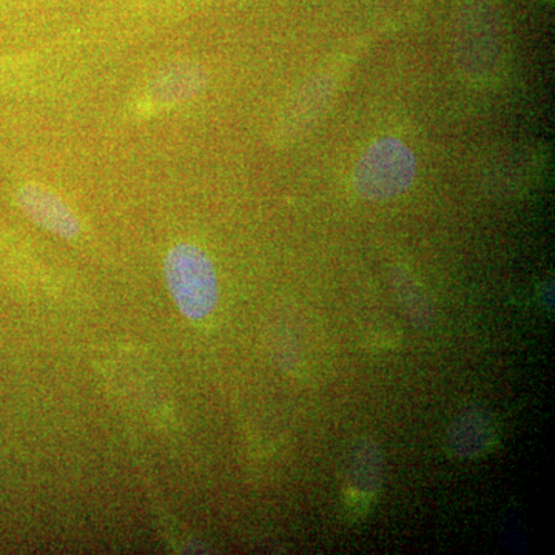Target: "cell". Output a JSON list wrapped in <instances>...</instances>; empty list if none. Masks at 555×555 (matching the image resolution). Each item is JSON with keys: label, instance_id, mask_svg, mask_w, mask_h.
<instances>
[{"label": "cell", "instance_id": "obj_2", "mask_svg": "<svg viewBox=\"0 0 555 555\" xmlns=\"http://www.w3.org/2000/svg\"><path fill=\"white\" fill-rule=\"evenodd\" d=\"M503 27L499 11L488 0L463 7L456 24V62L466 78L485 80L502 62Z\"/></svg>", "mask_w": 555, "mask_h": 555}, {"label": "cell", "instance_id": "obj_5", "mask_svg": "<svg viewBox=\"0 0 555 555\" xmlns=\"http://www.w3.org/2000/svg\"><path fill=\"white\" fill-rule=\"evenodd\" d=\"M16 199L22 211L39 228L65 240H73L79 235L78 217L57 193L43 185L25 184L17 192Z\"/></svg>", "mask_w": 555, "mask_h": 555}, {"label": "cell", "instance_id": "obj_6", "mask_svg": "<svg viewBox=\"0 0 555 555\" xmlns=\"http://www.w3.org/2000/svg\"><path fill=\"white\" fill-rule=\"evenodd\" d=\"M496 433L491 416L477 408L466 409L449 426L447 447L460 460H474L494 447Z\"/></svg>", "mask_w": 555, "mask_h": 555}, {"label": "cell", "instance_id": "obj_9", "mask_svg": "<svg viewBox=\"0 0 555 555\" xmlns=\"http://www.w3.org/2000/svg\"><path fill=\"white\" fill-rule=\"evenodd\" d=\"M390 287L409 323L418 331H427L434 324V308L425 288L404 268L390 269Z\"/></svg>", "mask_w": 555, "mask_h": 555}, {"label": "cell", "instance_id": "obj_1", "mask_svg": "<svg viewBox=\"0 0 555 555\" xmlns=\"http://www.w3.org/2000/svg\"><path fill=\"white\" fill-rule=\"evenodd\" d=\"M164 275L179 310L190 320H203L217 308V270L203 248L188 243L171 247Z\"/></svg>", "mask_w": 555, "mask_h": 555}, {"label": "cell", "instance_id": "obj_4", "mask_svg": "<svg viewBox=\"0 0 555 555\" xmlns=\"http://www.w3.org/2000/svg\"><path fill=\"white\" fill-rule=\"evenodd\" d=\"M335 80L327 73L313 76L292 96L276 126V141H295L323 115L332 101Z\"/></svg>", "mask_w": 555, "mask_h": 555}, {"label": "cell", "instance_id": "obj_3", "mask_svg": "<svg viewBox=\"0 0 555 555\" xmlns=\"http://www.w3.org/2000/svg\"><path fill=\"white\" fill-rule=\"evenodd\" d=\"M415 177L414 152L400 139L382 138L358 159L353 185L361 198L383 203L406 193Z\"/></svg>", "mask_w": 555, "mask_h": 555}, {"label": "cell", "instance_id": "obj_7", "mask_svg": "<svg viewBox=\"0 0 555 555\" xmlns=\"http://www.w3.org/2000/svg\"><path fill=\"white\" fill-rule=\"evenodd\" d=\"M206 72L195 62L184 61L160 69L152 79L147 98L152 104L169 105L192 100L206 86Z\"/></svg>", "mask_w": 555, "mask_h": 555}, {"label": "cell", "instance_id": "obj_8", "mask_svg": "<svg viewBox=\"0 0 555 555\" xmlns=\"http://www.w3.org/2000/svg\"><path fill=\"white\" fill-rule=\"evenodd\" d=\"M385 477L382 451L371 438H361L353 444L347 465L350 494L361 500L377 495Z\"/></svg>", "mask_w": 555, "mask_h": 555}]
</instances>
